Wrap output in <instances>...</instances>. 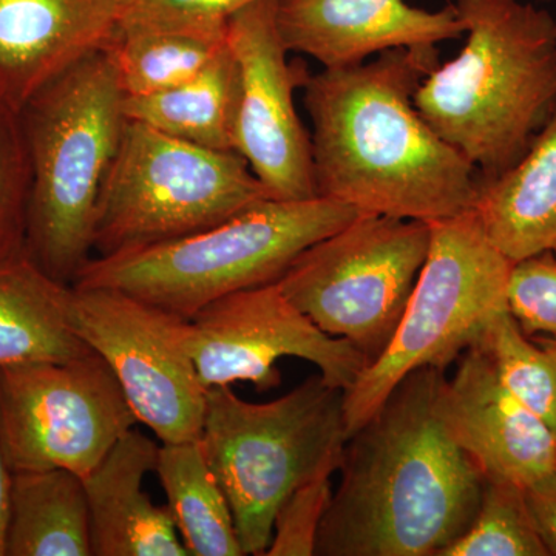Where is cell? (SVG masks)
I'll return each instance as SVG.
<instances>
[{
	"label": "cell",
	"mask_w": 556,
	"mask_h": 556,
	"mask_svg": "<svg viewBox=\"0 0 556 556\" xmlns=\"http://www.w3.org/2000/svg\"><path fill=\"white\" fill-rule=\"evenodd\" d=\"M277 27L288 51L324 68L350 67L399 49H433L463 38L455 5L427 11L405 0H277Z\"/></svg>",
	"instance_id": "cell-15"
},
{
	"label": "cell",
	"mask_w": 556,
	"mask_h": 556,
	"mask_svg": "<svg viewBox=\"0 0 556 556\" xmlns=\"http://www.w3.org/2000/svg\"><path fill=\"white\" fill-rule=\"evenodd\" d=\"M138 424L100 354L0 368V448L11 473L65 468L89 477Z\"/></svg>",
	"instance_id": "cell-10"
},
{
	"label": "cell",
	"mask_w": 556,
	"mask_h": 556,
	"mask_svg": "<svg viewBox=\"0 0 556 556\" xmlns=\"http://www.w3.org/2000/svg\"><path fill=\"white\" fill-rule=\"evenodd\" d=\"M473 211L511 262L556 257V109L514 166L479 181Z\"/></svg>",
	"instance_id": "cell-18"
},
{
	"label": "cell",
	"mask_w": 556,
	"mask_h": 556,
	"mask_svg": "<svg viewBox=\"0 0 556 556\" xmlns=\"http://www.w3.org/2000/svg\"><path fill=\"white\" fill-rule=\"evenodd\" d=\"M30 181L20 113L0 101V262L25 254Z\"/></svg>",
	"instance_id": "cell-26"
},
{
	"label": "cell",
	"mask_w": 556,
	"mask_h": 556,
	"mask_svg": "<svg viewBox=\"0 0 556 556\" xmlns=\"http://www.w3.org/2000/svg\"><path fill=\"white\" fill-rule=\"evenodd\" d=\"M439 556H551L526 501L525 486L486 479L477 515Z\"/></svg>",
	"instance_id": "cell-25"
},
{
	"label": "cell",
	"mask_w": 556,
	"mask_h": 556,
	"mask_svg": "<svg viewBox=\"0 0 556 556\" xmlns=\"http://www.w3.org/2000/svg\"><path fill=\"white\" fill-rule=\"evenodd\" d=\"M160 445L137 427L84 478L90 511L91 555L189 556L167 506L142 489L155 471Z\"/></svg>",
	"instance_id": "cell-17"
},
{
	"label": "cell",
	"mask_w": 556,
	"mask_h": 556,
	"mask_svg": "<svg viewBox=\"0 0 556 556\" xmlns=\"http://www.w3.org/2000/svg\"><path fill=\"white\" fill-rule=\"evenodd\" d=\"M155 473L189 556L244 555L232 510L200 439L161 444Z\"/></svg>",
	"instance_id": "cell-22"
},
{
	"label": "cell",
	"mask_w": 556,
	"mask_h": 556,
	"mask_svg": "<svg viewBox=\"0 0 556 556\" xmlns=\"http://www.w3.org/2000/svg\"><path fill=\"white\" fill-rule=\"evenodd\" d=\"M5 556H91L83 477L65 468L11 473Z\"/></svg>",
	"instance_id": "cell-20"
},
{
	"label": "cell",
	"mask_w": 556,
	"mask_h": 556,
	"mask_svg": "<svg viewBox=\"0 0 556 556\" xmlns=\"http://www.w3.org/2000/svg\"><path fill=\"white\" fill-rule=\"evenodd\" d=\"M430 241V223L358 214L305 249L277 285L314 325L348 340L369 364L401 324Z\"/></svg>",
	"instance_id": "cell-9"
},
{
	"label": "cell",
	"mask_w": 556,
	"mask_h": 556,
	"mask_svg": "<svg viewBox=\"0 0 556 556\" xmlns=\"http://www.w3.org/2000/svg\"><path fill=\"white\" fill-rule=\"evenodd\" d=\"M124 97L102 49L51 79L20 112L31 179L25 254L67 287L93 257L98 201L127 121Z\"/></svg>",
	"instance_id": "cell-4"
},
{
	"label": "cell",
	"mask_w": 556,
	"mask_h": 556,
	"mask_svg": "<svg viewBox=\"0 0 556 556\" xmlns=\"http://www.w3.org/2000/svg\"><path fill=\"white\" fill-rule=\"evenodd\" d=\"M190 356L203 387L251 382L258 391L280 386L277 362L298 357L316 365L329 387L348 391L367 358L345 339L332 338L295 308L277 283L215 300L189 320Z\"/></svg>",
	"instance_id": "cell-12"
},
{
	"label": "cell",
	"mask_w": 556,
	"mask_h": 556,
	"mask_svg": "<svg viewBox=\"0 0 556 556\" xmlns=\"http://www.w3.org/2000/svg\"><path fill=\"white\" fill-rule=\"evenodd\" d=\"M331 477L299 486L278 508L265 556L316 555L318 530L331 501Z\"/></svg>",
	"instance_id": "cell-29"
},
{
	"label": "cell",
	"mask_w": 556,
	"mask_h": 556,
	"mask_svg": "<svg viewBox=\"0 0 556 556\" xmlns=\"http://www.w3.org/2000/svg\"><path fill=\"white\" fill-rule=\"evenodd\" d=\"M507 309L526 336L556 339V257L552 252L514 262Z\"/></svg>",
	"instance_id": "cell-27"
},
{
	"label": "cell",
	"mask_w": 556,
	"mask_h": 556,
	"mask_svg": "<svg viewBox=\"0 0 556 556\" xmlns=\"http://www.w3.org/2000/svg\"><path fill=\"white\" fill-rule=\"evenodd\" d=\"M127 0H0V101L25 102L73 64L108 49Z\"/></svg>",
	"instance_id": "cell-16"
},
{
	"label": "cell",
	"mask_w": 556,
	"mask_h": 556,
	"mask_svg": "<svg viewBox=\"0 0 556 556\" xmlns=\"http://www.w3.org/2000/svg\"><path fill=\"white\" fill-rule=\"evenodd\" d=\"M343 396L320 375L266 404L243 401L230 387L207 388L201 447L228 497L244 555H266L277 510L294 490L339 470Z\"/></svg>",
	"instance_id": "cell-6"
},
{
	"label": "cell",
	"mask_w": 556,
	"mask_h": 556,
	"mask_svg": "<svg viewBox=\"0 0 556 556\" xmlns=\"http://www.w3.org/2000/svg\"><path fill=\"white\" fill-rule=\"evenodd\" d=\"M530 515L548 555L556 556V468L526 486Z\"/></svg>",
	"instance_id": "cell-30"
},
{
	"label": "cell",
	"mask_w": 556,
	"mask_h": 556,
	"mask_svg": "<svg viewBox=\"0 0 556 556\" xmlns=\"http://www.w3.org/2000/svg\"><path fill=\"white\" fill-rule=\"evenodd\" d=\"M257 0H127L119 30L225 31L229 17Z\"/></svg>",
	"instance_id": "cell-28"
},
{
	"label": "cell",
	"mask_w": 556,
	"mask_h": 556,
	"mask_svg": "<svg viewBox=\"0 0 556 556\" xmlns=\"http://www.w3.org/2000/svg\"><path fill=\"white\" fill-rule=\"evenodd\" d=\"M226 30L148 28L116 33L108 50L121 89L126 97H144L192 79L228 47Z\"/></svg>",
	"instance_id": "cell-23"
},
{
	"label": "cell",
	"mask_w": 556,
	"mask_h": 556,
	"mask_svg": "<svg viewBox=\"0 0 556 556\" xmlns=\"http://www.w3.org/2000/svg\"><path fill=\"white\" fill-rule=\"evenodd\" d=\"M466 43L415 104L485 178L514 166L556 109V20L519 0H456Z\"/></svg>",
	"instance_id": "cell-3"
},
{
	"label": "cell",
	"mask_w": 556,
	"mask_h": 556,
	"mask_svg": "<svg viewBox=\"0 0 556 556\" xmlns=\"http://www.w3.org/2000/svg\"><path fill=\"white\" fill-rule=\"evenodd\" d=\"M445 379L409 372L346 438L318 556H439L477 515L485 477L439 419Z\"/></svg>",
	"instance_id": "cell-2"
},
{
	"label": "cell",
	"mask_w": 556,
	"mask_h": 556,
	"mask_svg": "<svg viewBox=\"0 0 556 556\" xmlns=\"http://www.w3.org/2000/svg\"><path fill=\"white\" fill-rule=\"evenodd\" d=\"M228 46L240 70L233 150L276 200L317 197L311 137L295 109L305 70L288 62L277 0H257L229 17Z\"/></svg>",
	"instance_id": "cell-13"
},
{
	"label": "cell",
	"mask_w": 556,
	"mask_h": 556,
	"mask_svg": "<svg viewBox=\"0 0 556 556\" xmlns=\"http://www.w3.org/2000/svg\"><path fill=\"white\" fill-rule=\"evenodd\" d=\"M239 101L240 70L228 46L203 72L174 89L124 97V115L201 148L233 150Z\"/></svg>",
	"instance_id": "cell-21"
},
{
	"label": "cell",
	"mask_w": 556,
	"mask_h": 556,
	"mask_svg": "<svg viewBox=\"0 0 556 556\" xmlns=\"http://www.w3.org/2000/svg\"><path fill=\"white\" fill-rule=\"evenodd\" d=\"M430 226L426 263L393 339L343 396L346 438L378 412L409 372L445 371L477 348L493 318L507 309L514 262L490 241L473 208Z\"/></svg>",
	"instance_id": "cell-7"
},
{
	"label": "cell",
	"mask_w": 556,
	"mask_h": 556,
	"mask_svg": "<svg viewBox=\"0 0 556 556\" xmlns=\"http://www.w3.org/2000/svg\"><path fill=\"white\" fill-rule=\"evenodd\" d=\"M269 199L233 150L201 148L127 119L98 201L93 257L182 239Z\"/></svg>",
	"instance_id": "cell-8"
},
{
	"label": "cell",
	"mask_w": 556,
	"mask_h": 556,
	"mask_svg": "<svg viewBox=\"0 0 556 556\" xmlns=\"http://www.w3.org/2000/svg\"><path fill=\"white\" fill-rule=\"evenodd\" d=\"M358 214L324 197L265 200L192 236L90 258L73 287L116 289L190 320L225 295L277 283L305 249Z\"/></svg>",
	"instance_id": "cell-5"
},
{
	"label": "cell",
	"mask_w": 556,
	"mask_h": 556,
	"mask_svg": "<svg viewBox=\"0 0 556 556\" xmlns=\"http://www.w3.org/2000/svg\"><path fill=\"white\" fill-rule=\"evenodd\" d=\"M439 419L486 479L526 486L556 468V434L497 379L479 348L460 356L452 380H442Z\"/></svg>",
	"instance_id": "cell-14"
},
{
	"label": "cell",
	"mask_w": 556,
	"mask_h": 556,
	"mask_svg": "<svg viewBox=\"0 0 556 556\" xmlns=\"http://www.w3.org/2000/svg\"><path fill=\"white\" fill-rule=\"evenodd\" d=\"M11 470L0 448V556H5L7 525H9Z\"/></svg>",
	"instance_id": "cell-31"
},
{
	"label": "cell",
	"mask_w": 556,
	"mask_h": 556,
	"mask_svg": "<svg viewBox=\"0 0 556 556\" xmlns=\"http://www.w3.org/2000/svg\"><path fill=\"white\" fill-rule=\"evenodd\" d=\"M70 321L161 444L200 439L207 390L190 356L188 318L116 289L72 287Z\"/></svg>",
	"instance_id": "cell-11"
},
{
	"label": "cell",
	"mask_w": 556,
	"mask_h": 556,
	"mask_svg": "<svg viewBox=\"0 0 556 556\" xmlns=\"http://www.w3.org/2000/svg\"><path fill=\"white\" fill-rule=\"evenodd\" d=\"M477 348L511 396L556 434V339L533 342L506 309L493 318Z\"/></svg>",
	"instance_id": "cell-24"
},
{
	"label": "cell",
	"mask_w": 556,
	"mask_h": 556,
	"mask_svg": "<svg viewBox=\"0 0 556 556\" xmlns=\"http://www.w3.org/2000/svg\"><path fill=\"white\" fill-rule=\"evenodd\" d=\"M438 49H399L308 76L317 197L361 214L434 223L471 211L478 169L420 115L415 93Z\"/></svg>",
	"instance_id": "cell-1"
},
{
	"label": "cell",
	"mask_w": 556,
	"mask_h": 556,
	"mask_svg": "<svg viewBox=\"0 0 556 556\" xmlns=\"http://www.w3.org/2000/svg\"><path fill=\"white\" fill-rule=\"evenodd\" d=\"M70 295L27 254L0 262V368L93 353L72 327Z\"/></svg>",
	"instance_id": "cell-19"
}]
</instances>
